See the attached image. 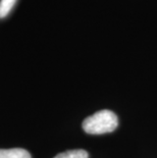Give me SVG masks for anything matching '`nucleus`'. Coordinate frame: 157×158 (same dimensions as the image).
<instances>
[{
  "label": "nucleus",
  "mask_w": 157,
  "mask_h": 158,
  "mask_svg": "<svg viewBox=\"0 0 157 158\" xmlns=\"http://www.w3.org/2000/svg\"><path fill=\"white\" fill-rule=\"evenodd\" d=\"M118 126V118L111 110L104 109L88 116L83 122V130L90 135H102L113 132Z\"/></svg>",
  "instance_id": "f257e3e1"
},
{
  "label": "nucleus",
  "mask_w": 157,
  "mask_h": 158,
  "mask_svg": "<svg viewBox=\"0 0 157 158\" xmlns=\"http://www.w3.org/2000/svg\"><path fill=\"white\" fill-rule=\"evenodd\" d=\"M0 158H32L31 154L22 148L0 149Z\"/></svg>",
  "instance_id": "f03ea898"
},
{
  "label": "nucleus",
  "mask_w": 157,
  "mask_h": 158,
  "mask_svg": "<svg viewBox=\"0 0 157 158\" xmlns=\"http://www.w3.org/2000/svg\"><path fill=\"white\" fill-rule=\"evenodd\" d=\"M54 158H89V154L83 149L68 150L65 152L57 154Z\"/></svg>",
  "instance_id": "7ed1b4c3"
},
{
  "label": "nucleus",
  "mask_w": 157,
  "mask_h": 158,
  "mask_svg": "<svg viewBox=\"0 0 157 158\" xmlns=\"http://www.w3.org/2000/svg\"><path fill=\"white\" fill-rule=\"evenodd\" d=\"M18 0H0V19L5 18L11 11Z\"/></svg>",
  "instance_id": "20e7f679"
}]
</instances>
